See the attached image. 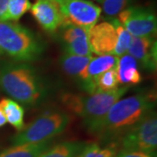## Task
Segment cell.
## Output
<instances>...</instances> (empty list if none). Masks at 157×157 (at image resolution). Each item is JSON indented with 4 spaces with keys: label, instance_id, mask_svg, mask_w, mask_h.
Wrapping results in <instances>:
<instances>
[{
    "label": "cell",
    "instance_id": "6da1fadb",
    "mask_svg": "<svg viewBox=\"0 0 157 157\" xmlns=\"http://www.w3.org/2000/svg\"><path fill=\"white\" fill-rule=\"evenodd\" d=\"M128 89V86L118 87L88 96L67 94L63 96L62 101L67 109L83 119L84 124L91 133H96L109 109L127 93Z\"/></svg>",
    "mask_w": 157,
    "mask_h": 157
},
{
    "label": "cell",
    "instance_id": "7a4b0ae2",
    "mask_svg": "<svg viewBox=\"0 0 157 157\" xmlns=\"http://www.w3.org/2000/svg\"><path fill=\"white\" fill-rule=\"evenodd\" d=\"M0 87L24 105H34L43 97L44 88L33 68L25 63L10 64L0 70Z\"/></svg>",
    "mask_w": 157,
    "mask_h": 157
},
{
    "label": "cell",
    "instance_id": "3957f363",
    "mask_svg": "<svg viewBox=\"0 0 157 157\" xmlns=\"http://www.w3.org/2000/svg\"><path fill=\"white\" fill-rule=\"evenodd\" d=\"M151 97L139 94L116 101L100 124L96 134L113 133L131 128L153 107Z\"/></svg>",
    "mask_w": 157,
    "mask_h": 157
},
{
    "label": "cell",
    "instance_id": "277c9868",
    "mask_svg": "<svg viewBox=\"0 0 157 157\" xmlns=\"http://www.w3.org/2000/svg\"><path fill=\"white\" fill-rule=\"evenodd\" d=\"M43 46L29 30L10 21H0V53L17 61L29 62L39 58Z\"/></svg>",
    "mask_w": 157,
    "mask_h": 157
},
{
    "label": "cell",
    "instance_id": "5b68a950",
    "mask_svg": "<svg viewBox=\"0 0 157 157\" xmlns=\"http://www.w3.org/2000/svg\"><path fill=\"white\" fill-rule=\"evenodd\" d=\"M70 116L61 112L47 113L19 131L11 138L13 146L38 143L60 135L67 127Z\"/></svg>",
    "mask_w": 157,
    "mask_h": 157
},
{
    "label": "cell",
    "instance_id": "8992f818",
    "mask_svg": "<svg viewBox=\"0 0 157 157\" xmlns=\"http://www.w3.org/2000/svg\"><path fill=\"white\" fill-rule=\"evenodd\" d=\"M124 150L154 153L157 146V119L154 112L147 113L133 125L122 139Z\"/></svg>",
    "mask_w": 157,
    "mask_h": 157
},
{
    "label": "cell",
    "instance_id": "52a82bcc",
    "mask_svg": "<svg viewBox=\"0 0 157 157\" xmlns=\"http://www.w3.org/2000/svg\"><path fill=\"white\" fill-rule=\"evenodd\" d=\"M67 22L89 32L101 16V9L87 0H52Z\"/></svg>",
    "mask_w": 157,
    "mask_h": 157
},
{
    "label": "cell",
    "instance_id": "ba28073f",
    "mask_svg": "<svg viewBox=\"0 0 157 157\" xmlns=\"http://www.w3.org/2000/svg\"><path fill=\"white\" fill-rule=\"evenodd\" d=\"M118 21L134 37H154L156 33V17L144 8L125 9L119 13Z\"/></svg>",
    "mask_w": 157,
    "mask_h": 157
},
{
    "label": "cell",
    "instance_id": "9c48e42d",
    "mask_svg": "<svg viewBox=\"0 0 157 157\" xmlns=\"http://www.w3.org/2000/svg\"><path fill=\"white\" fill-rule=\"evenodd\" d=\"M116 39V31L111 22L98 24L90 29L88 33L91 52L100 56L113 53Z\"/></svg>",
    "mask_w": 157,
    "mask_h": 157
},
{
    "label": "cell",
    "instance_id": "30bf717a",
    "mask_svg": "<svg viewBox=\"0 0 157 157\" xmlns=\"http://www.w3.org/2000/svg\"><path fill=\"white\" fill-rule=\"evenodd\" d=\"M31 11L39 25L48 33H54L67 21L52 0H38L31 6Z\"/></svg>",
    "mask_w": 157,
    "mask_h": 157
},
{
    "label": "cell",
    "instance_id": "8fae6325",
    "mask_svg": "<svg viewBox=\"0 0 157 157\" xmlns=\"http://www.w3.org/2000/svg\"><path fill=\"white\" fill-rule=\"evenodd\" d=\"M61 27L64 29L62 38L66 45L67 53L77 56H92L88 31L67 21Z\"/></svg>",
    "mask_w": 157,
    "mask_h": 157
},
{
    "label": "cell",
    "instance_id": "7c38bea8",
    "mask_svg": "<svg viewBox=\"0 0 157 157\" xmlns=\"http://www.w3.org/2000/svg\"><path fill=\"white\" fill-rule=\"evenodd\" d=\"M156 42L153 37H132L128 53L145 69L155 71L156 68Z\"/></svg>",
    "mask_w": 157,
    "mask_h": 157
},
{
    "label": "cell",
    "instance_id": "4fadbf2b",
    "mask_svg": "<svg viewBox=\"0 0 157 157\" xmlns=\"http://www.w3.org/2000/svg\"><path fill=\"white\" fill-rule=\"evenodd\" d=\"M119 83L138 84L141 81V76L138 70L137 61L129 54L118 57L116 64Z\"/></svg>",
    "mask_w": 157,
    "mask_h": 157
},
{
    "label": "cell",
    "instance_id": "5bb4252c",
    "mask_svg": "<svg viewBox=\"0 0 157 157\" xmlns=\"http://www.w3.org/2000/svg\"><path fill=\"white\" fill-rule=\"evenodd\" d=\"M93 58V56H77L65 52L60 58V64L68 75L76 77L84 82L86 79V67Z\"/></svg>",
    "mask_w": 157,
    "mask_h": 157
},
{
    "label": "cell",
    "instance_id": "9a60e30c",
    "mask_svg": "<svg viewBox=\"0 0 157 157\" xmlns=\"http://www.w3.org/2000/svg\"><path fill=\"white\" fill-rule=\"evenodd\" d=\"M50 140L38 143L15 145L0 153V157H39L49 148Z\"/></svg>",
    "mask_w": 157,
    "mask_h": 157
},
{
    "label": "cell",
    "instance_id": "2e32d148",
    "mask_svg": "<svg viewBox=\"0 0 157 157\" xmlns=\"http://www.w3.org/2000/svg\"><path fill=\"white\" fill-rule=\"evenodd\" d=\"M0 106L2 107L7 122H9L17 130L21 131L25 128L24 108L17 101H12L11 99H3L0 101Z\"/></svg>",
    "mask_w": 157,
    "mask_h": 157
},
{
    "label": "cell",
    "instance_id": "e0dca14e",
    "mask_svg": "<svg viewBox=\"0 0 157 157\" xmlns=\"http://www.w3.org/2000/svg\"><path fill=\"white\" fill-rule=\"evenodd\" d=\"M86 143L65 141L51 148H47L39 157H78L86 147Z\"/></svg>",
    "mask_w": 157,
    "mask_h": 157
},
{
    "label": "cell",
    "instance_id": "ac0fdd59",
    "mask_svg": "<svg viewBox=\"0 0 157 157\" xmlns=\"http://www.w3.org/2000/svg\"><path fill=\"white\" fill-rule=\"evenodd\" d=\"M117 61L118 57L113 56L112 54L101 55L97 58H93L86 67V79L83 83L94 78L99 74L108 69L116 67Z\"/></svg>",
    "mask_w": 157,
    "mask_h": 157
},
{
    "label": "cell",
    "instance_id": "d6986e66",
    "mask_svg": "<svg viewBox=\"0 0 157 157\" xmlns=\"http://www.w3.org/2000/svg\"><path fill=\"white\" fill-rule=\"evenodd\" d=\"M110 22L112 23L116 31V45L113 50V55L116 57H121L124 55L128 50L131 43L132 35L124 28L123 25L118 21V19H112Z\"/></svg>",
    "mask_w": 157,
    "mask_h": 157
},
{
    "label": "cell",
    "instance_id": "ffe728a7",
    "mask_svg": "<svg viewBox=\"0 0 157 157\" xmlns=\"http://www.w3.org/2000/svg\"><path fill=\"white\" fill-rule=\"evenodd\" d=\"M31 9L29 0H9L4 21H17Z\"/></svg>",
    "mask_w": 157,
    "mask_h": 157
},
{
    "label": "cell",
    "instance_id": "44dd1931",
    "mask_svg": "<svg viewBox=\"0 0 157 157\" xmlns=\"http://www.w3.org/2000/svg\"><path fill=\"white\" fill-rule=\"evenodd\" d=\"M115 155V150L112 147L101 148L99 145L93 143L86 145L78 157H114Z\"/></svg>",
    "mask_w": 157,
    "mask_h": 157
},
{
    "label": "cell",
    "instance_id": "7402d4cb",
    "mask_svg": "<svg viewBox=\"0 0 157 157\" xmlns=\"http://www.w3.org/2000/svg\"><path fill=\"white\" fill-rule=\"evenodd\" d=\"M128 0H104L102 1L103 11L107 16H115L125 10Z\"/></svg>",
    "mask_w": 157,
    "mask_h": 157
},
{
    "label": "cell",
    "instance_id": "603a6c76",
    "mask_svg": "<svg viewBox=\"0 0 157 157\" xmlns=\"http://www.w3.org/2000/svg\"><path fill=\"white\" fill-rule=\"evenodd\" d=\"M154 153H147L142 151H135V150H122L115 157H155Z\"/></svg>",
    "mask_w": 157,
    "mask_h": 157
},
{
    "label": "cell",
    "instance_id": "cb8c5ba5",
    "mask_svg": "<svg viewBox=\"0 0 157 157\" xmlns=\"http://www.w3.org/2000/svg\"><path fill=\"white\" fill-rule=\"evenodd\" d=\"M8 3H9V0H0V21L5 20Z\"/></svg>",
    "mask_w": 157,
    "mask_h": 157
},
{
    "label": "cell",
    "instance_id": "d4e9b609",
    "mask_svg": "<svg viewBox=\"0 0 157 157\" xmlns=\"http://www.w3.org/2000/svg\"><path fill=\"white\" fill-rule=\"evenodd\" d=\"M6 122H7L6 118V116H5V114H4L3 110H2V107H1V106H0V127L5 126Z\"/></svg>",
    "mask_w": 157,
    "mask_h": 157
},
{
    "label": "cell",
    "instance_id": "484cf974",
    "mask_svg": "<svg viewBox=\"0 0 157 157\" xmlns=\"http://www.w3.org/2000/svg\"><path fill=\"white\" fill-rule=\"evenodd\" d=\"M96 1H100V2H102V1H104V0H96Z\"/></svg>",
    "mask_w": 157,
    "mask_h": 157
},
{
    "label": "cell",
    "instance_id": "4316f807",
    "mask_svg": "<svg viewBox=\"0 0 157 157\" xmlns=\"http://www.w3.org/2000/svg\"><path fill=\"white\" fill-rule=\"evenodd\" d=\"M78 156H79V155H78Z\"/></svg>",
    "mask_w": 157,
    "mask_h": 157
},
{
    "label": "cell",
    "instance_id": "83f0119b",
    "mask_svg": "<svg viewBox=\"0 0 157 157\" xmlns=\"http://www.w3.org/2000/svg\"><path fill=\"white\" fill-rule=\"evenodd\" d=\"M114 157H115V156H114Z\"/></svg>",
    "mask_w": 157,
    "mask_h": 157
}]
</instances>
